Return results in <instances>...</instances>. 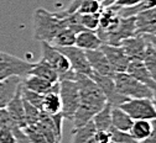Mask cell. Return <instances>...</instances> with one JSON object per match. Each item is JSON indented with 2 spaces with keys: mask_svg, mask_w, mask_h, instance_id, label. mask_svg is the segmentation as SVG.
Returning a JSON list of instances; mask_svg holds the SVG:
<instances>
[{
  "mask_svg": "<svg viewBox=\"0 0 156 143\" xmlns=\"http://www.w3.org/2000/svg\"><path fill=\"white\" fill-rule=\"evenodd\" d=\"M67 27L66 12H50L38 8L34 12V38L40 42L51 43L56 35Z\"/></svg>",
  "mask_w": 156,
  "mask_h": 143,
  "instance_id": "6da1fadb",
  "label": "cell"
},
{
  "mask_svg": "<svg viewBox=\"0 0 156 143\" xmlns=\"http://www.w3.org/2000/svg\"><path fill=\"white\" fill-rule=\"evenodd\" d=\"M74 81L78 85L80 90V105L97 114L105 104L107 99L95 81L84 74L76 73Z\"/></svg>",
  "mask_w": 156,
  "mask_h": 143,
  "instance_id": "7a4b0ae2",
  "label": "cell"
},
{
  "mask_svg": "<svg viewBox=\"0 0 156 143\" xmlns=\"http://www.w3.org/2000/svg\"><path fill=\"white\" fill-rule=\"evenodd\" d=\"M115 89L120 95L125 96L126 99H138V97H149L151 99L154 91L146 87L145 84L138 81L126 72L124 73H115L114 77Z\"/></svg>",
  "mask_w": 156,
  "mask_h": 143,
  "instance_id": "3957f363",
  "label": "cell"
},
{
  "mask_svg": "<svg viewBox=\"0 0 156 143\" xmlns=\"http://www.w3.org/2000/svg\"><path fill=\"white\" fill-rule=\"evenodd\" d=\"M58 94L61 97V114L63 118L72 121L73 115L80 105V90L74 80L58 81Z\"/></svg>",
  "mask_w": 156,
  "mask_h": 143,
  "instance_id": "277c9868",
  "label": "cell"
},
{
  "mask_svg": "<svg viewBox=\"0 0 156 143\" xmlns=\"http://www.w3.org/2000/svg\"><path fill=\"white\" fill-rule=\"evenodd\" d=\"M34 63L21 59L6 52L0 51V80L8 79L10 77L27 75Z\"/></svg>",
  "mask_w": 156,
  "mask_h": 143,
  "instance_id": "5b68a950",
  "label": "cell"
},
{
  "mask_svg": "<svg viewBox=\"0 0 156 143\" xmlns=\"http://www.w3.org/2000/svg\"><path fill=\"white\" fill-rule=\"evenodd\" d=\"M119 107L125 111L134 121L135 120H156V110L152 105V101L149 97L126 99Z\"/></svg>",
  "mask_w": 156,
  "mask_h": 143,
  "instance_id": "8992f818",
  "label": "cell"
},
{
  "mask_svg": "<svg viewBox=\"0 0 156 143\" xmlns=\"http://www.w3.org/2000/svg\"><path fill=\"white\" fill-rule=\"evenodd\" d=\"M41 52H42L41 59H44L46 63H48L58 73V81L62 80L69 72H72L67 57L57 47L52 46L48 42H41Z\"/></svg>",
  "mask_w": 156,
  "mask_h": 143,
  "instance_id": "52a82bcc",
  "label": "cell"
},
{
  "mask_svg": "<svg viewBox=\"0 0 156 143\" xmlns=\"http://www.w3.org/2000/svg\"><path fill=\"white\" fill-rule=\"evenodd\" d=\"M136 35V25H135V16L130 17H120L118 25H116L112 31L102 35L99 38L105 45L119 46L122 41L125 38L133 37Z\"/></svg>",
  "mask_w": 156,
  "mask_h": 143,
  "instance_id": "ba28073f",
  "label": "cell"
},
{
  "mask_svg": "<svg viewBox=\"0 0 156 143\" xmlns=\"http://www.w3.org/2000/svg\"><path fill=\"white\" fill-rule=\"evenodd\" d=\"M68 59V62L71 64L72 70H74L78 74H84L89 75L92 74V68L89 66V62L87 59L86 52L81 48H78L77 46H69V47H57Z\"/></svg>",
  "mask_w": 156,
  "mask_h": 143,
  "instance_id": "9c48e42d",
  "label": "cell"
},
{
  "mask_svg": "<svg viewBox=\"0 0 156 143\" xmlns=\"http://www.w3.org/2000/svg\"><path fill=\"white\" fill-rule=\"evenodd\" d=\"M90 78L95 81L97 85L99 87V89L102 90V93L104 94V96L107 99V103H109L112 106H119L120 104H123L126 100L125 96L120 95L118 91H116L113 77L101 75L95 72H92Z\"/></svg>",
  "mask_w": 156,
  "mask_h": 143,
  "instance_id": "30bf717a",
  "label": "cell"
},
{
  "mask_svg": "<svg viewBox=\"0 0 156 143\" xmlns=\"http://www.w3.org/2000/svg\"><path fill=\"white\" fill-rule=\"evenodd\" d=\"M101 49L105 54L108 62L113 69L114 73H124L126 72V68L130 63V59L125 54L122 46H113V45H105L103 43L101 46Z\"/></svg>",
  "mask_w": 156,
  "mask_h": 143,
  "instance_id": "8fae6325",
  "label": "cell"
},
{
  "mask_svg": "<svg viewBox=\"0 0 156 143\" xmlns=\"http://www.w3.org/2000/svg\"><path fill=\"white\" fill-rule=\"evenodd\" d=\"M119 46H122L130 60H143L147 42L143 35H135L122 41Z\"/></svg>",
  "mask_w": 156,
  "mask_h": 143,
  "instance_id": "7c38bea8",
  "label": "cell"
},
{
  "mask_svg": "<svg viewBox=\"0 0 156 143\" xmlns=\"http://www.w3.org/2000/svg\"><path fill=\"white\" fill-rule=\"evenodd\" d=\"M87 59L89 62V66L93 72L98 73L101 75H107V77H114V72L108 62V59L103 51L101 48L98 49H92V51H84Z\"/></svg>",
  "mask_w": 156,
  "mask_h": 143,
  "instance_id": "4fadbf2b",
  "label": "cell"
},
{
  "mask_svg": "<svg viewBox=\"0 0 156 143\" xmlns=\"http://www.w3.org/2000/svg\"><path fill=\"white\" fill-rule=\"evenodd\" d=\"M135 25H136V35L156 36V6L136 15Z\"/></svg>",
  "mask_w": 156,
  "mask_h": 143,
  "instance_id": "5bb4252c",
  "label": "cell"
},
{
  "mask_svg": "<svg viewBox=\"0 0 156 143\" xmlns=\"http://www.w3.org/2000/svg\"><path fill=\"white\" fill-rule=\"evenodd\" d=\"M6 110L10 115V117L12 118V121L20 127V128H25L27 126L26 124V118H25V110H24V101L21 97V84L17 88L15 95L12 96V99L9 101V104L6 105Z\"/></svg>",
  "mask_w": 156,
  "mask_h": 143,
  "instance_id": "9a60e30c",
  "label": "cell"
},
{
  "mask_svg": "<svg viewBox=\"0 0 156 143\" xmlns=\"http://www.w3.org/2000/svg\"><path fill=\"white\" fill-rule=\"evenodd\" d=\"M126 73L135 78L138 81L149 87L154 93H156V83L151 78L149 70L146 69L143 60H130V63L126 68Z\"/></svg>",
  "mask_w": 156,
  "mask_h": 143,
  "instance_id": "2e32d148",
  "label": "cell"
},
{
  "mask_svg": "<svg viewBox=\"0 0 156 143\" xmlns=\"http://www.w3.org/2000/svg\"><path fill=\"white\" fill-rule=\"evenodd\" d=\"M103 45L102 39L99 38L97 31L92 30H82L76 35V43L78 48L83 51H92V49H98Z\"/></svg>",
  "mask_w": 156,
  "mask_h": 143,
  "instance_id": "e0dca14e",
  "label": "cell"
},
{
  "mask_svg": "<svg viewBox=\"0 0 156 143\" xmlns=\"http://www.w3.org/2000/svg\"><path fill=\"white\" fill-rule=\"evenodd\" d=\"M20 84H21L20 77H10L8 79L0 80V109L6 107V105L15 95Z\"/></svg>",
  "mask_w": 156,
  "mask_h": 143,
  "instance_id": "ac0fdd59",
  "label": "cell"
},
{
  "mask_svg": "<svg viewBox=\"0 0 156 143\" xmlns=\"http://www.w3.org/2000/svg\"><path fill=\"white\" fill-rule=\"evenodd\" d=\"M56 84H52L46 79H42L36 75H31V74H27V78L24 81H21V85L24 88H26L31 91H35L37 94H41V95H45L48 91H51L56 87Z\"/></svg>",
  "mask_w": 156,
  "mask_h": 143,
  "instance_id": "d6986e66",
  "label": "cell"
},
{
  "mask_svg": "<svg viewBox=\"0 0 156 143\" xmlns=\"http://www.w3.org/2000/svg\"><path fill=\"white\" fill-rule=\"evenodd\" d=\"M61 109H62V104H61L60 94H58V83H57L51 91L44 95L41 110L48 115H56L61 112Z\"/></svg>",
  "mask_w": 156,
  "mask_h": 143,
  "instance_id": "ffe728a7",
  "label": "cell"
},
{
  "mask_svg": "<svg viewBox=\"0 0 156 143\" xmlns=\"http://www.w3.org/2000/svg\"><path fill=\"white\" fill-rule=\"evenodd\" d=\"M29 74L40 77L42 79H46L52 84L58 83V73L48 63H46L44 59H40L37 63H34V66L30 69Z\"/></svg>",
  "mask_w": 156,
  "mask_h": 143,
  "instance_id": "44dd1931",
  "label": "cell"
},
{
  "mask_svg": "<svg viewBox=\"0 0 156 143\" xmlns=\"http://www.w3.org/2000/svg\"><path fill=\"white\" fill-rule=\"evenodd\" d=\"M134 120L119 106H112V126L119 131L129 132Z\"/></svg>",
  "mask_w": 156,
  "mask_h": 143,
  "instance_id": "7402d4cb",
  "label": "cell"
},
{
  "mask_svg": "<svg viewBox=\"0 0 156 143\" xmlns=\"http://www.w3.org/2000/svg\"><path fill=\"white\" fill-rule=\"evenodd\" d=\"M92 122L97 131H108L112 127V105L107 103L93 116Z\"/></svg>",
  "mask_w": 156,
  "mask_h": 143,
  "instance_id": "603a6c76",
  "label": "cell"
},
{
  "mask_svg": "<svg viewBox=\"0 0 156 143\" xmlns=\"http://www.w3.org/2000/svg\"><path fill=\"white\" fill-rule=\"evenodd\" d=\"M152 130V121L150 120H135L129 130L130 136L136 141L140 142L145 139Z\"/></svg>",
  "mask_w": 156,
  "mask_h": 143,
  "instance_id": "cb8c5ba5",
  "label": "cell"
},
{
  "mask_svg": "<svg viewBox=\"0 0 156 143\" xmlns=\"http://www.w3.org/2000/svg\"><path fill=\"white\" fill-rule=\"evenodd\" d=\"M76 35L77 33L73 30H71L69 27H65V29H62L60 32L56 35V37L53 38L51 45L55 46V47H69V46H74V43H76Z\"/></svg>",
  "mask_w": 156,
  "mask_h": 143,
  "instance_id": "d4e9b609",
  "label": "cell"
},
{
  "mask_svg": "<svg viewBox=\"0 0 156 143\" xmlns=\"http://www.w3.org/2000/svg\"><path fill=\"white\" fill-rule=\"evenodd\" d=\"M95 127L93 122L89 121L82 127H77L72 130V141L71 143H86L95 132Z\"/></svg>",
  "mask_w": 156,
  "mask_h": 143,
  "instance_id": "484cf974",
  "label": "cell"
},
{
  "mask_svg": "<svg viewBox=\"0 0 156 143\" xmlns=\"http://www.w3.org/2000/svg\"><path fill=\"white\" fill-rule=\"evenodd\" d=\"M143 62H144L146 69L149 70L151 78L156 83V52L149 43L146 46V51H145V54H144V58H143Z\"/></svg>",
  "mask_w": 156,
  "mask_h": 143,
  "instance_id": "4316f807",
  "label": "cell"
},
{
  "mask_svg": "<svg viewBox=\"0 0 156 143\" xmlns=\"http://www.w3.org/2000/svg\"><path fill=\"white\" fill-rule=\"evenodd\" d=\"M102 9V2H99V0H83L77 6L76 11L78 14H97L101 12Z\"/></svg>",
  "mask_w": 156,
  "mask_h": 143,
  "instance_id": "83f0119b",
  "label": "cell"
},
{
  "mask_svg": "<svg viewBox=\"0 0 156 143\" xmlns=\"http://www.w3.org/2000/svg\"><path fill=\"white\" fill-rule=\"evenodd\" d=\"M99 14L101 12H97V14H80V24L86 30L97 31V29H98V26H99Z\"/></svg>",
  "mask_w": 156,
  "mask_h": 143,
  "instance_id": "f1b7e54d",
  "label": "cell"
},
{
  "mask_svg": "<svg viewBox=\"0 0 156 143\" xmlns=\"http://www.w3.org/2000/svg\"><path fill=\"white\" fill-rule=\"evenodd\" d=\"M24 132L29 139V143H48L46 137L40 132L35 125H29L24 128Z\"/></svg>",
  "mask_w": 156,
  "mask_h": 143,
  "instance_id": "f546056e",
  "label": "cell"
},
{
  "mask_svg": "<svg viewBox=\"0 0 156 143\" xmlns=\"http://www.w3.org/2000/svg\"><path fill=\"white\" fill-rule=\"evenodd\" d=\"M21 96L25 101H27L29 104L36 106L37 109H40L41 110V106H42V100H44V95L41 94H37L35 91H31L26 88H24L21 85Z\"/></svg>",
  "mask_w": 156,
  "mask_h": 143,
  "instance_id": "4dcf8cb0",
  "label": "cell"
},
{
  "mask_svg": "<svg viewBox=\"0 0 156 143\" xmlns=\"http://www.w3.org/2000/svg\"><path fill=\"white\" fill-rule=\"evenodd\" d=\"M23 97V96H21ZM24 101V110H25V118H26V124L27 126L29 125H34L36 124V122L38 121V118H40V114H41V110L40 109H37L36 106L29 104L27 101Z\"/></svg>",
  "mask_w": 156,
  "mask_h": 143,
  "instance_id": "1f68e13d",
  "label": "cell"
},
{
  "mask_svg": "<svg viewBox=\"0 0 156 143\" xmlns=\"http://www.w3.org/2000/svg\"><path fill=\"white\" fill-rule=\"evenodd\" d=\"M109 134H110V139L116 142V143H138L136 142L129 132H124V131H119V130H116L114 128L113 126L108 130Z\"/></svg>",
  "mask_w": 156,
  "mask_h": 143,
  "instance_id": "d6a6232c",
  "label": "cell"
},
{
  "mask_svg": "<svg viewBox=\"0 0 156 143\" xmlns=\"http://www.w3.org/2000/svg\"><path fill=\"white\" fill-rule=\"evenodd\" d=\"M0 143H17L12 130L8 127H0Z\"/></svg>",
  "mask_w": 156,
  "mask_h": 143,
  "instance_id": "836d02e7",
  "label": "cell"
},
{
  "mask_svg": "<svg viewBox=\"0 0 156 143\" xmlns=\"http://www.w3.org/2000/svg\"><path fill=\"white\" fill-rule=\"evenodd\" d=\"M138 143H156V120H152V130L151 133L143 141L138 142Z\"/></svg>",
  "mask_w": 156,
  "mask_h": 143,
  "instance_id": "e575fe53",
  "label": "cell"
},
{
  "mask_svg": "<svg viewBox=\"0 0 156 143\" xmlns=\"http://www.w3.org/2000/svg\"><path fill=\"white\" fill-rule=\"evenodd\" d=\"M143 2V0H116V2L113 4V6L115 8H125V6H131Z\"/></svg>",
  "mask_w": 156,
  "mask_h": 143,
  "instance_id": "d590c367",
  "label": "cell"
},
{
  "mask_svg": "<svg viewBox=\"0 0 156 143\" xmlns=\"http://www.w3.org/2000/svg\"><path fill=\"white\" fill-rule=\"evenodd\" d=\"M81 2H83V0H72V2L69 3V5L67 6V9L65 10L66 12H74L76 11V9H77V6L81 4ZM99 2H103V0H99Z\"/></svg>",
  "mask_w": 156,
  "mask_h": 143,
  "instance_id": "8d00e7d4",
  "label": "cell"
},
{
  "mask_svg": "<svg viewBox=\"0 0 156 143\" xmlns=\"http://www.w3.org/2000/svg\"><path fill=\"white\" fill-rule=\"evenodd\" d=\"M144 37H145V39L147 41V43L155 49V52H156V36H154V35H143Z\"/></svg>",
  "mask_w": 156,
  "mask_h": 143,
  "instance_id": "74e56055",
  "label": "cell"
},
{
  "mask_svg": "<svg viewBox=\"0 0 156 143\" xmlns=\"http://www.w3.org/2000/svg\"><path fill=\"white\" fill-rule=\"evenodd\" d=\"M115 2H116V0H103V2H102V6H103V8L112 6V5H113Z\"/></svg>",
  "mask_w": 156,
  "mask_h": 143,
  "instance_id": "f35d334b",
  "label": "cell"
},
{
  "mask_svg": "<svg viewBox=\"0 0 156 143\" xmlns=\"http://www.w3.org/2000/svg\"><path fill=\"white\" fill-rule=\"evenodd\" d=\"M151 101H152V105H154V107H155V110H156V93H154V95H152V97H151Z\"/></svg>",
  "mask_w": 156,
  "mask_h": 143,
  "instance_id": "ab89813d",
  "label": "cell"
},
{
  "mask_svg": "<svg viewBox=\"0 0 156 143\" xmlns=\"http://www.w3.org/2000/svg\"><path fill=\"white\" fill-rule=\"evenodd\" d=\"M86 143H98V142H97V141L94 139V137L92 136V137H90V138H89V139H88V141H87Z\"/></svg>",
  "mask_w": 156,
  "mask_h": 143,
  "instance_id": "60d3db41",
  "label": "cell"
},
{
  "mask_svg": "<svg viewBox=\"0 0 156 143\" xmlns=\"http://www.w3.org/2000/svg\"><path fill=\"white\" fill-rule=\"evenodd\" d=\"M108 143H116V142H114V141H112V139H110V141H109Z\"/></svg>",
  "mask_w": 156,
  "mask_h": 143,
  "instance_id": "b9f144b4",
  "label": "cell"
}]
</instances>
